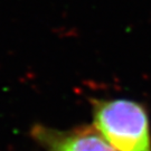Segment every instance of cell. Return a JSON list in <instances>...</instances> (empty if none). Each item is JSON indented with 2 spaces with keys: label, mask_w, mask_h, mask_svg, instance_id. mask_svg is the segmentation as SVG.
Masks as SVG:
<instances>
[{
  "label": "cell",
  "mask_w": 151,
  "mask_h": 151,
  "mask_svg": "<svg viewBox=\"0 0 151 151\" xmlns=\"http://www.w3.org/2000/svg\"><path fill=\"white\" fill-rule=\"evenodd\" d=\"M95 128L118 151H151L146 111L127 100L97 102L94 108Z\"/></svg>",
  "instance_id": "obj_1"
},
{
  "label": "cell",
  "mask_w": 151,
  "mask_h": 151,
  "mask_svg": "<svg viewBox=\"0 0 151 151\" xmlns=\"http://www.w3.org/2000/svg\"><path fill=\"white\" fill-rule=\"evenodd\" d=\"M35 134L48 151H118L96 128L83 127L67 132L38 128Z\"/></svg>",
  "instance_id": "obj_2"
}]
</instances>
